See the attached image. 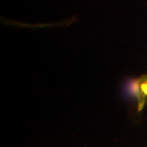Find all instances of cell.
I'll use <instances>...</instances> for the list:
<instances>
[{
    "label": "cell",
    "instance_id": "cell-1",
    "mask_svg": "<svg viewBox=\"0 0 147 147\" xmlns=\"http://www.w3.org/2000/svg\"><path fill=\"white\" fill-rule=\"evenodd\" d=\"M136 84V93L139 101V106H142L147 97V76L140 78Z\"/></svg>",
    "mask_w": 147,
    "mask_h": 147
}]
</instances>
